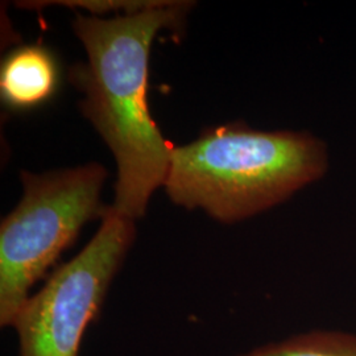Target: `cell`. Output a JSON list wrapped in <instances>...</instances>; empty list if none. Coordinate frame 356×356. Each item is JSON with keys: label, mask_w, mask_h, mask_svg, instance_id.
<instances>
[{"label": "cell", "mask_w": 356, "mask_h": 356, "mask_svg": "<svg viewBox=\"0 0 356 356\" xmlns=\"http://www.w3.org/2000/svg\"><path fill=\"white\" fill-rule=\"evenodd\" d=\"M191 4L156 1L111 19L78 15L73 24L88 63L72 67L70 81L85 95L82 114L114 153L118 181L111 207L134 220L144 216L153 191L164 185L175 149L147 103L151 45L161 29L184 26Z\"/></svg>", "instance_id": "cell-1"}, {"label": "cell", "mask_w": 356, "mask_h": 356, "mask_svg": "<svg viewBox=\"0 0 356 356\" xmlns=\"http://www.w3.org/2000/svg\"><path fill=\"white\" fill-rule=\"evenodd\" d=\"M326 169L325 144L307 132H264L232 123L175 147L164 186L178 206L234 223L280 204Z\"/></svg>", "instance_id": "cell-2"}, {"label": "cell", "mask_w": 356, "mask_h": 356, "mask_svg": "<svg viewBox=\"0 0 356 356\" xmlns=\"http://www.w3.org/2000/svg\"><path fill=\"white\" fill-rule=\"evenodd\" d=\"M107 172L99 164L44 175L22 173L24 195L0 226V326L11 329L20 307L82 227L103 218Z\"/></svg>", "instance_id": "cell-3"}, {"label": "cell", "mask_w": 356, "mask_h": 356, "mask_svg": "<svg viewBox=\"0 0 356 356\" xmlns=\"http://www.w3.org/2000/svg\"><path fill=\"white\" fill-rule=\"evenodd\" d=\"M134 239V219L107 207L86 247L56 269L13 318L20 356H79Z\"/></svg>", "instance_id": "cell-4"}, {"label": "cell", "mask_w": 356, "mask_h": 356, "mask_svg": "<svg viewBox=\"0 0 356 356\" xmlns=\"http://www.w3.org/2000/svg\"><path fill=\"white\" fill-rule=\"evenodd\" d=\"M58 82L57 60L49 49L40 45L17 48L1 64V99L13 110H31L48 102Z\"/></svg>", "instance_id": "cell-5"}, {"label": "cell", "mask_w": 356, "mask_h": 356, "mask_svg": "<svg viewBox=\"0 0 356 356\" xmlns=\"http://www.w3.org/2000/svg\"><path fill=\"white\" fill-rule=\"evenodd\" d=\"M236 356H356V334L314 330L263 344Z\"/></svg>", "instance_id": "cell-6"}, {"label": "cell", "mask_w": 356, "mask_h": 356, "mask_svg": "<svg viewBox=\"0 0 356 356\" xmlns=\"http://www.w3.org/2000/svg\"><path fill=\"white\" fill-rule=\"evenodd\" d=\"M156 1H67L70 7H81L86 8L95 16H99L101 13L122 10L126 13H139L153 6Z\"/></svg>", "instance_id": "cell-7"}]
</instances>
